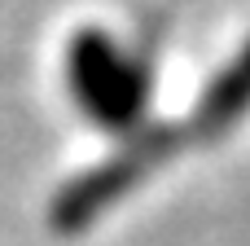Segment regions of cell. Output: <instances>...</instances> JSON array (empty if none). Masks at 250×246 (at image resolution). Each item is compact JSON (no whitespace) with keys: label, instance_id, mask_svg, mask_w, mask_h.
Returning a JSON list of instances; mask_svg holds the SVG:
<instances>
[{"label":"cell","instance_id":"cell-1","mask_svg":"<svg viewBox=\"0 0 250 246\" xmlns=\"http://www.w3.org/2000/svg\"><path fill=\"white\" fill-rule=\"evenodd\" d=\"M250 106V44L237 53V62L215 79V88L207 92V106H202V119L211 128H224L229 119H237Z\"/></svg>","mask_w":250,"mask_h":246}]
</instances>
